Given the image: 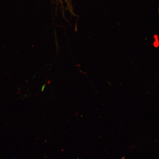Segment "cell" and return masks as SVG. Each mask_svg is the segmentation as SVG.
I'll list each match as a JSON object with an SVG mask.
<instances>
[{
    "mask_svg": "<svg viewBox=\"0 0 159 159\" xmlns=\"http://www.w3.org/2000/svg\"><path fill=\"white\" fill-rule=\"evenodd\" d=\"M45 84L43 85V89H42V91L43 90V89H44V88H45Z\"/></svg>",
    "mask_w": 159,
    "mask_h": 159,
    "instance_id": "1",
    "label": "cell"
}]
</instances>
